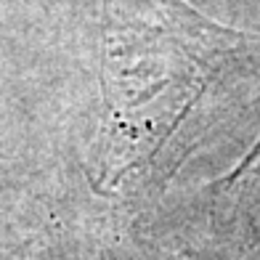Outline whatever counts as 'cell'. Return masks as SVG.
<instances>
[{
    "mask_svg": "<svg viewBox=\"0 0 260 260\" xmlns=\"http://www.w3.org/2000/svg\"><path fill=\"white\" fill-rule=\"evenodd\" d=\"M101 168H144L188 122L242 48V35L183 0H101Z\"/></svg>",
    "mask_w": 260,
    "mask_h": 260,
    "instance_id": "cell-1",
    "label": "cell"
},
{
    "mask_svg": "<svg viewBox=\"0 0 260 260\" xmlns=\"http://www.w3.org/2000/svg\"><path fill=\"white\" fill-rule=\"evenodd\" d=\"M242 175H247V178H252L260 183V144L255 146V151L250 154V159L244 162V168H239V173L234 175V178H242Z\"/></svg>",
    "mask_w": 260,
    "mask_h": 260,
    "instance_id": "cell-2",
    "label": "cell"
}]
</instances>
